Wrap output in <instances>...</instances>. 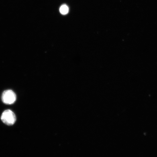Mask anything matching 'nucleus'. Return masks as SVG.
Instances as JSON below:
<instances>
[{"mask_svg": "<svg viewBox=\"0 0 157 157\" xmlns=\"http://www.w3.org/2000/svg\"><path fill=\"white\" fill-rule=\"evenodd\" d=\"M17 97L14 92L11 90H7L3 92L2 99L3 102L7 105H11L16 100Z\"/></svg>", "mask_w": 157, "mask_h": 157, "instance_id": "nucleus-2", "label": "nucleus"}, {"mask_svg": "<svg viewBox=\"0 0 157 157\" xmlns=\"http://www.w3.org/2000/svg\"><path fill=\"white\" fill-rule=\"evenodd\" d=\"M1 119L2 121L8 125L14 124L16 121V117L14 113L10 110L8 109L2 114Z\"/></svg>", "mask_w": 157, "mask_h": 157, "instance_id": "nucleus-1", "label": "nucleus"}, {"mask_svg": "<svg viewBox=\"0 0 157 157\" xmlns=\"http://www.w3.org/2000/svg\"><path fill=\"white\" fill-rule=\"evenodd\" d=\"M59 10L61 14L63 15L67 14L68 12V7L66 5H62L60 7Z\"/></svg>", "mask_w": 157, "mask_h": 157, "instance_id": "nucleus-3", "label": "nucleus"}]
</instances>
